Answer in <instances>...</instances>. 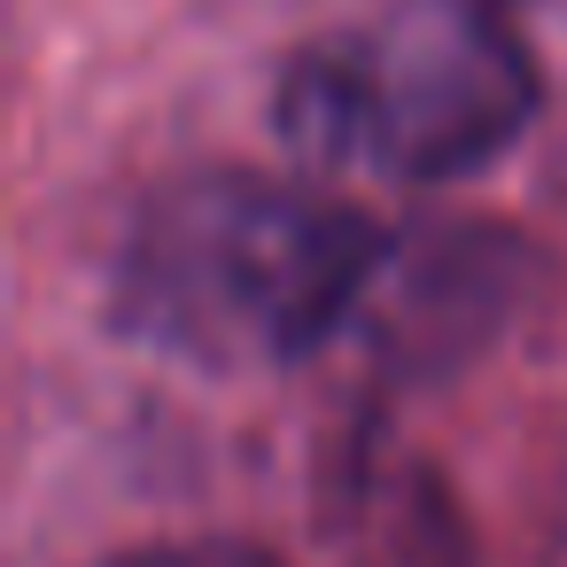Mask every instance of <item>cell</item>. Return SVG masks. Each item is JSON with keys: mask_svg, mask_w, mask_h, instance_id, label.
<instances>
[{"mask_svg": "<svg viewBox=\"0 0 567 567\" xmlns=\"http://www.w3.org/2000/svg\"><path fill=\"white\" fill-rule=\"evenodd\" d=\"M389 234L311 179L195 172L156 187L110 265L117 327L179 365H296L350 334Z\"/></svg>", "mask_w": 567, "mask_h": 567, "instance_id": "obj_1", "label": "cell"}, {"mask_svg": "<svg viewBox=\"0 0 567 567\" xmlns=\"http://www.w3.org/2000/svg\"><path fill=\"white\" fill-rule=\"evenodd\" d=\"M536 102L544 94L474 0H412L288 63L280 141L311 172L435 187L497 164Z\"/></svg>", "mask_w": 567, "mask_h": 567, "instance_id": "obj_2", "label": "cell"}, {"mask_svg": "<svg viewBox=\"0 0 567 567\" xmlns=\"http://www.w3.org/2000/svg\"><path fill=\"white\" fill-rule=\"evenodd\" d=\"M513 272H520L513 234H489V226L404 234V241L381 249L350 334L365 350H381L389 365L443 373V365H458L466 350H482L505 327Z\"/></svg>", "mask_w": 567, "mask_h": 567, "instance_id": "obj_3", "label": "cell"}, {"mask_svg": "<svg viewBox=\"0 0 567 567\" xmlns=\"http://www.w3.org/2000/svg\"><path fill=\"white\" fill-rule=\"evenodd\" d=\"M536 94H567V0H474Z\"/></svg>", "mask_w": 567, "mask_h": 567, "instance_id": "obj_4", "label": "cell"}, {"mask_svg": "<svg viewBox=\"0 0 567 567\" xmlns=\"http://www.w3.org/2000/svg\"><path fill=\"white\" fill-rule=\"evenodd\" d=\"M102 567H288L280 551L249 544V536H187V544H141V551H110Z\"/></svg>", "mask_w": 567, "mask_h": 567, "instance_id": "obj_5", "label": "cell"}]
</instances>
